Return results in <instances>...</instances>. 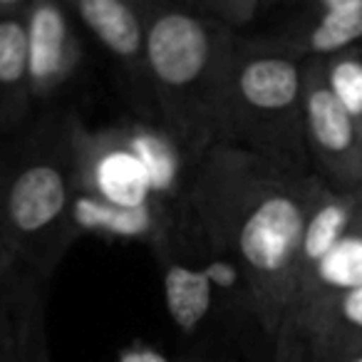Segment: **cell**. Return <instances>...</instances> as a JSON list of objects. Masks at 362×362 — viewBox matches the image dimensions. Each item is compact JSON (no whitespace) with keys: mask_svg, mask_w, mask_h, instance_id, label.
<instances>
[{"mask_svg":"<svg viewBox=\"0 0 362 362\" xmlns=\"http://www.w3.org/2000/svg\"><path fill=\"white\" fill-rule=\"evenodd\" d=\"M159 127L199 161L221 136L233 35L194 3L141 0Z\"/></svg>","mask_w":362,"mask_h":362,"instance_id":"obj_2","label":"cell"},{"mask_svg":"<svg viewBox=\"0 0 362 362\" xmlns=\"http://www.w3.org/2000/svg\"><path fill=\"white\" fill-rule=\"evenodd\" d=\"M174 238L154 253L161 266L166 310L176 330L184 337H197L223 310L243 313L253 320L251 293L241 268L211 253L197 266L181 256Z\"/></svg>","mask_w":362,"mask_h":362,"instance_id":"obj_5","label":"cell"},{"mask_svg":"<svg viewBox=\"0 0 362 362\" xmlns=\"http://www.w3.org/2000/svg\"><path fill=\"white\" fill-rule=\"evenodd\" d=\"M218 144L313 174L303 127V62L266 35L233 40Z\"/></svg>","mask_w":362,"mask_h":362,"instance_id":"obj_4","label":"cell"},{"mask_svg":"<svg viewBox=\"0 0 362 362\" xmlns=\"http://www.w3.org/2000/svg\"><path fill=\"white\" fill-rule=\"evenodd\" d=\"M303 127L310 169L330 192L362 189V134L325 80L322 60L303 62Z\"/></svg>","mask_w":362,"mask_h":362,"instance_id":"obj_7","label":"cell"},{"mask_svg":"<svg viewBox=\"0 0 362 362\" xmlns=\"http://www.w3.org/2000/svg\"><path fill=\"white\" fill-rule=\"evenodd\" d=\"M28 45H30V87L33 102H50L77 75L82 45L77 21L67 3L30 0L28 11Z\"/></svg>","mask_w":362,"mask_h":362,"instance_id":"obj_10","label":"cell"},{"mask_svg":"<svg viewBox=\"0 0 362 362\" xmlns=\"http://www.w3.org/2000/svg\"><path fill=\"white\" fill-rule=\"evenodd\" d=\"M322 65H325L327 87L337 97V102L350 112L362 134V47L322 60Z\"/></svg>","mask_w":362,"mask_h":362,"instance_id":"obj_17","label":"cell"},{"mask_svg":"<svg viewBox=\"0 0 362 362\" xmlns=\"http://www.w3.org/2000/svg\"><path fill=\"white\" fill-rule=\"evenodd\" d=\"M362 206V189L347 194H337L330 189H322L320 199L313 206L310 218H308L305 233H303L300 256H298V281L296 291L317 266L320 261L337 246L347 228L352 226L357 211ZM296 298V296H293Z\"/></svg>","mask_w":362,"mask_h":362,"instance_id":"obj_14","label":"cell"},{"mask_svg":"<svg viewBox=\"0 0 362 362\" xmlns=\"http://www.w3.org/2000/svg\"><path fill=\"white\" fill-rule=\"evenodd\" d=\"M75 144L77 194L117 206H139L154 199L149 174L127 141L124 127L90 132L77 124Z\"/></svg>","mask_w":362,"mask_h":362,"instance_id":"obj_9","label":"cell"},{"mask_svg":"<svg viewBox=\"0 0 362 362\" xmlns=\"http://www.w3.org/2000/svg\"><path fill=\"white\" fill-rule=\"evenodd\" d=\"M0 362H50L45 325L33 327L18 337H0Z\"/></svg>","mask_w":362,"mask_h":362,"instance_id":"obj_19","label":"cell"},{"mask_svg":"<svg viewBox=\"0 0 362 362\" xmlns=\"http://www.w3.org/2000/svg\"><path fill=\"white\" fill-rule=\"evenodd\" d=\"M194 8L218 23L221 28L231 30L233 35H246V30L268 11H273L271 0H192Z\"/></svg>","mask_w":362,"mask_h":362,"instance_id":"obj_18","label":"cell"},{"mask_svg":"<svg viewBox=\"0 0 362 362\" xmlns=\"http://www.w3.org/2000/svg\"><path fill=\"white\" fill-rule=\"evenodd\" d=\"M322 189L310 171L223 144L192 171L187 218L204 251L241 268L253 322L271 342L296 296L303 233Z\"/></svg>","mask_w":362,"mask_h":362,"instance_id":"obj_1","label":"cell"},{"mask_svg":"<svg viewBox=\"0 0 362 362\" xmlns=\"http://www.w3.org/2000/svg\"><path fill=\"white\" fill-rule=\"evenodd\" d=\"M67 8L110 57L117 87L136 122L159 127L141 0H72Z\"/></svg>","mask_w":362,"mask_h":362,"instance_id":"obj_6","label":"cell"},{"mask_svg":"<svg viewBox=\"0 0 362 362\" xmlns=\"http://www.w3.org/2000/svg\"><path fill=\"white\" fill-rule=\"evenodd\" d=\"M179 362H241V360H238L236 352L226 350V347H197V350L179 357Z\"/></svg>","mask_w":362,"mask_h":362,"instance_id":"obj_21","label":"cell"},{"mask_svg":"<svg viewBox=\"0 0 362 362\" xmlns=\"http://www.w3.org/2000/svg\"><path fill=\"white\" fill-rule=\"evenodd\" d=\"M6 176H8V151H0V268H16L18 261L13 256L6 233Z\"/></svg>","mask_w":362,"mask_h":362,"instance_id":"obj_20","label":"cell"},{"mask_svg":"<svg viewBox=\"0 0 362 362\" xmlns=\"http://www.w3.org/2000/svg\"><path fill=\"white\" fill-rule=\"evenodd\" d=\"M176 214L151 199L139 206H117L95 197L77 194L75 228L77 233H97L124 241H146L154 251L176 236Z\"/></svg>","mask_w":362,"mask_h":362,"instance_id":"obj_12","label":"cell"},{"mask_svg":"<svg viewBox=\"0 0 362 362\" xmlns=\"http://www.w3.org/2000/svg\"><path fill=\"white\" fill-rule=\"evenodd\" d=\"M352 362H362V357H357V360H352Z\"/></svg>","mask_w":362,"mask_h":362,"instance_id":"obj_23","label":"cell"},{"mask_svg":"<svg viewBox=\"0 0 362 362\" xmlns=\"http://www.w3.org/2000/svg\"><path fill=\"white\" fill-rule=\"evenodd\" d=\"M45 325L42 281L25 268H0V337H18Z\"/></svg>","mask_w":362,"mask_h":362,"instance_id":"obj_16","label":"cell"},{"mask_svg":"<svg viewBox=\"0 0 362 362\" xmlns=\"http://www.w3.org/2000/svg\"><path fill=\"white\" fill-rule=\"evenodd\" d=\"M25 18H0V134L25 129L35 119Z\"/></svg>","mask_w":362,"mask_h":362,"instance_id":"obj_13","label":"cell"},{"mask_svg":"<svg viewBox=\"0 0 362 362\" xmlns=\"http://www.w3.org/2000/svg\"><path fill=\"white\" fill-rule=\"evenodd\" d=\"M119 362H166L159 352H151L146 347H132L119 357Z\"/></svg>","mask_w":362,"mask_h":362,"instance_id":"obj_22","label":"cell"},{"mask_svg":"<svg viewBox=\"0 0 362 362\" xmlns=\"http://www.w3.org/2000/svg\"><path fill=\"white\" fill-rule=\"evenodd\" d=\"M273 362H352L362 357V286L288 313Z\"/></svg>","mask_w":362,"mask_h":362,"instance_id":"obj_8","label":"cell"},{"mask_svg":"<svg viewBox=\"0 0 362 362\" xmlns=\"http://www.w3.org/2000/svg\"><path fill=\"white\" fill-rule=\"evenodd\" d=\"M360 286H362V206L357 211L352 226L347 228V233L337 241V246L298 286L296 298H293L288 313L298 310V308L308 305L313 300L340 296V293H347Z\"/></svg>","mask_w":362,"mask_h":362,"instance_id":"obj_15","label":"cell"},{"mask_svg":"<svg viewBox=\"0 0 362 362\" xmlns=\"http://www.w3.org/2000/svg\"><path fill=\"white\" fill-rule=\"evenodd\" d=\"M266 37L300 62L330 60L362 47V0H315L298 6Z\"/></svg>","mask_w":362,"mask_h":362,"instance_id":"obj_11","label":"cell"},{"mask_svg":"<svg viewBox=\"0 0 362 362\" xmlns=\"http://www.w3.org/2000/svg\"><path fill=\"white\" fill-rule=\"evenodd\" d=\"M77 117L50 110L23 129L8 151L6 233L18 266L42 283L52 278L80 236L77 202Z\"/></svg>","mask_w":362,"mask_h":362,"instance_id":"obj_3","label":"cell"}]
</instances>
